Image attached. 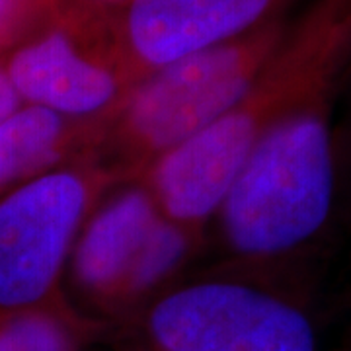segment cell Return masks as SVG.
Listing matches in <instances>:
<instances>
[{"label":"cell","mask_w":351,"mask_h":351,"mask_svg":"<svg viewBox=\"0 0 351 351\" xmlns=\"http://www.w3.org/2000/svg\"><path fill=\"white\" fill-rule=\"evenodd\" d=\"M351 59V0H314L240 101L141 174L164 219L199 228L219 213L258 141L291 113L339 94Z\"/></svg>","instance_id":"obj_1"},{"label":"cell","mask_w":351,"mask_h":351,"mask_svg":"<svg viewBox=\"0 0 351 351\" xmlns=\"http://www.w3.org/2000/svg\"><path fill=\"white\" fill-rule=\"evenodd\" d=\"M336 98L291 113L263 135L219 209L228 250L254 265L308 250L338 205Z\"/></svg>","instance_id":"obj_2"},{"label":"cell","mask_w":351,"mask_h":351,"mask_svg":"<svg viewBox=\"0 0 351 351\" xmlns=\"http://www.w3.org/2000/svg\"><path fill=\"white\" fill-rule=\"evenodd\" d=\"M287 18L188 55L145 76L104 121L88 151L108 174H143L156 158L232 110L287 29Z\"/></svg>","instance_id":"obj_3"},{"label":"cell","mask_w":351,"mask_h":351,"mask_svg":"<svg viewBox=\"0 0 351 351\" xmlns=\"http://www.w3.org/2000/svg\"><path fill=\"white\" fill-rule=\"evenodd\" d=\"M20 100L66 119L100 123L133 86L115 41L112 14L66 0L53 4L2 66Z\"/></svg>","instance_id":"obj_4"},{"label":"cell","mask_w":351,"mask_h":351,"mask_svg":"<svg viewBox=\"0 0 351 351\" xmlns=\"http://www.w3.org/2000/svg\"><path fill=\"white\" fill-rule=\"evenodd\" d=\"M112 176L96 164L43 172L0 201V306L47 297Z\"/></svg>","instance_id":"obj_5"},{"label":"cell","mask_w":351,"mask_h":351,"mask_svg":"<svg viewBox=\"0 0 351 351\" xmlns=\"http://www.w3.org/2000/svg\"><path fill=\"white\" fill-rule=\"evenodd\" d=\"M149 332L162 351H316V330L297 304L242 281H199L156 302Z\"/></svg>","instance_id":"obj_6"},{"label":"cell","mask_w":351,"mask_h":351,"mask_svg":"<svg viewBox=\"0 0 351 351\" xmlns=\"http://www.w3.org/2000/svg\"><path fill=\"white\" fill-rule=\"evenodd\" d=\"M293 0H129L112 14L131 84L188 55L285 18Z\"/></svg>","instance_id":"obj_7"},{"label":"cell","mask_w":351,"mask_h":351,"mask_svg":"<svg viewBox=\"0 0 351 351\" xmlns=\"http://www.w3.org/2000/svg\"><path fill=\"white\" fill-rule=\"evenodd\" d=\"M158 209L141 182L113 193L92 213L73 246V274L78 287L112 299L143 246Z\"/></svg>","instance_id":"obj_8"},{"label":"cell","mask_w":351,"mask_h":351,"mask_svg":"<svg viewBox=\"0 0 351 351\" xmlns=\"http://www.w3.org/2000/svg\"><path fill=\"white\" fill-rule=\"evenodd\" d=\"M92 123L73 121L38 106H24L0 123V189L43 174L73 147L88 149Z\"/></svg>","instance_id":"obj_9"},{"label":"cell","mask_w":351,"mask_h":351,"mask_svg":"<svg viewBox=\"0 0 351 351\" xmlns=\"http://www.w3.org/2000/svg\"><path fill=\"white\" fill-rule=\"evenodd\" d=\"M193 232L195 230L172 223L160 215L135 254L113 301L135 299L172 276L191 252Z\"/></svg>","instance_id":"obj_10"},{"label":"cell","mask_w":351,"mask_h":351,"mask_svg":"<svg viewBox=\"0 0 351 351\" xmlns=\"http://www.w3.org/2000/svg\"><path fill=\"white\" fill-rule=\"evenodd\" d=\"M0 351H71V338L53 314L22 313L0 324Z\"/></svg>","instance_id":"obj_11"},{"label":"cell","mask_w":351,"mask_h":351,"mask_svg":"<svg viewBox=\"0 0 351 351\" xmlns=\"http://www.w3.org/2000/svg\"><path fill=\"white\" fill-rule=\"evenodd\" d=\"M39 0H0V45L20 36L24 24H34Z\"/></svg>","instance_id":"obj_12"},{"label":"cell","mask_w":351,"mask_h":351,"mask_svg":"<svg viewBox=\"0 0 351 351\" xmlns=\"http://www.w3.org/2000/svg\"><path fill=\"white\" fill-rule=\"evenodd\" d=\"M20 96L16 94L12 82L8 80V76L4 73V69L0 66V123L10 117L18 108H20Z\"/></svg>","instance_id":"obj_13"},{"label":"cell","mask_w":351,"mask_h":351,"mask_svg":"<svg viewBox=\"0 0 351 351\" xmlns=\"http://www.w3.org/2000/svg\"><path fill=\"white\" fill-rule=\"evenodd\" d=\"M66 2L80 6V8H86V10H94V12L113 14L123 4H127L129 0H66Z\"/></svg>","instance_id":"obj_14"},{"label":"cell","mask_w":351,"mask_h":351,"mask_svg":"<svg viewBox=\"0 0 351 351\" xmlns=\"http://www.w3.org/2000/svg\"><path fill=\"white\" fill-rule=\"evenodd\" d=\"M341 90H346V96H348V141H346V145H350L351 149V59L350 64H348V71H346V76H343V82H341V88H339V92Z\"/></svg>","instance_id":"obj_15"}]
</instances>
